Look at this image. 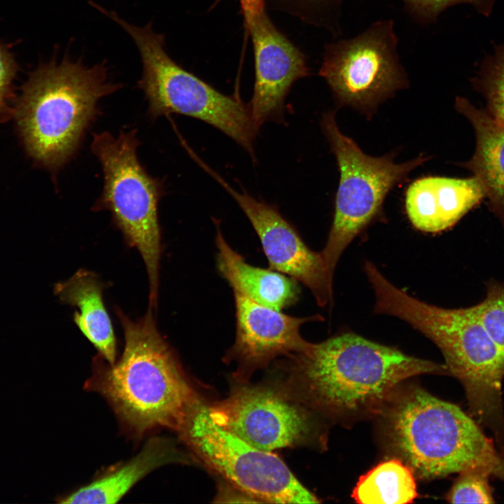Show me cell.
Returning <instances> with one entry per match:
<instances>
[{
    "label": "cell",
    "instance_id": "cell-14",
    "mask_svg": "<svg viewBox=\"0 0 504 504\" xmlns=\"http://www.w3.org/2000/svg\"><path fill=\"white\" fill-rule=\"evenodd\" d=\"M247 25L254 48L255 80L248 105L255 125L281 122L284 101L298 79L309 70L302 54L272 24L265 12Z\"/></svg>",
    "mask_w": 504,
    "mask_h": 504
},
{
    "label": "cell",
    "instance_id": "cell-26",
    "mask_svg": "<svg viewBox=\"0 0 504 504\" xmlns=\"http://www.w3.org/2000/svg\"><path fill=\"white\" fill-rule=\"evenodd\" d=\"M239 1L246 24L265 12L264 0H239Z\"/></svg>",
    "mask_w": 504,
    "mask_h": 504
},
{
    "label": "cell",
    "instance_id": "cell-17",
    "mask_svg": "<svg viewBox=\"0 0 504 504\" xmlns=\"http://www.w3.org/2000/svg\"><path fill=\"white\" fill-rule=\"evenodd\" d=\"M186 461L172 441L164 438H153L132 458L105 472L71 493L58 497L57 502L116 503L153 470L169 463Z\"/></svg>",
    "mask_w": 504,
    "mask_h": 504
},
{
    "label": "cell",
    "instance_id": "cell-2",
    "mask_svg": "<svg viewBox=\"0 0 504 504\" xmlns=\"http://www.w3.org/2000/svg\"><path fill=\"white\" fill-rule=\"evenodd\" d=\"M152 309L135 321L118 312L125 335L122 356L113 364L97 363L86 384L137 436L158 428L176 430L200 400L159 332Z\"/></svg>",
    "mask_w": 504,
    "mask_h": 504
},
{
    "label": "cell",
    "instance_id": "cell-11",
    "mask_svg": "<svg viewBox=\"0 0 504 504\" xmlns=\"http://www.w3.org/2000/svg\"><path fill=\"white\" fill-rule=\"evenodd\" d=\"M208 410L217 424L265 451L301 445L314 435L307 410L272 387H237Z\"/></svg>",
    "mask_w": 504,
    "mask_h": 504
},
{
    "label": "cell",
    "instance_id": "cell-13",
    "mask_svg": "<svg viewBox=\"0 0 504 504\" xmlns=\"http://www.w3.org/2000/svg\"><path fill=\"white\" fill-rule=\"evenodd\" d=\"M234 298L235 340L225 360L237 363L235 374L239 379H246L278 356L304 350L309 342L301 336L300 327L309 321L323 320L320 315L290 316L237 292H234Z\"/></svg>",
    "mask_w": 504,
    "mask_h": 504
},
{
    "label": "cell",
    "instance_id": "cell-22",
    "mask_svg": "<svg viewBox=\"0 0 504 504\" xmlns=\"http://www.w3.org/2000/svg\"><path fill=\"white\" fill-rule=\"evenodd\" d=\"M471 308L491 339L504 351V284L490 281L486 298Z\"/></svg>",
    "mask_w": 504,
    "mask_h": 504
},
{
    "label": "cell",
    "instance_id": "cell-16",
    "mask_svg": "<svg viewBox=\"0 0 504 504\" xmlns=\"http://www.w3.org/2000/svg\"><path fill=\"white\" fill-rule=\"evenodd\" d=\"M455 107L470 121L476 138L474 155L463 166L478 180L504 227V123L463 97L456 99Z\"/></svg>",
    "mask_w": 504,
    "mask_h": 504
},
{
    "label": "cell",
    "instance_id": "cell-23",
    "mask_svg": "<svg viewBox=\"0 0 504 504\" xmlns=\"http://www.w3.org/2000/svg\"><path fill=\"white\" fill-rule=\"evenodd\" d=\"M492 473L484 468H472L459 472L446 498L451 503H494L489 484Z\"/></svg>",
    "mask_w": 504,
    "mask_h": 504
},
{
    "label": "cell",
    "instance_id": "cell-27",
    "mask_svg": "<svg viewBox=\"0 0 504 504\" xmlns=\"http://www.w3.org/2000/svg\"><path fill=\"white\" fill-rule=\"evenodd\" d=\"M329 2V4L330 6L331 11L335 17V18L337 20V22H339V18L341 16V11L342 8V4L344 0H326Z\"/></svg>",
    "mask_w": 504,
    "mask_h": 504
},
{
    "label": "cell",
    "instance_id": "cell-1",
    "mask_svg": "<svg viewBox=\"0 0 504 504\" xmlns=\"http://www.w3.org/2000/svg\"><path fill=\"white\" fill-rule=\"evenodd\" d=\"M290 357L302 398L340 418L381 414L403 381L427 373H449L445 365L346 332L309 342Z\"/></svg>",
    "mask_w": 504,
    "mask_h": 504
},
{
    "label": "cell",
    "instance_id": "cell-24",
    "mask_svg": "<svg viewBox=\"0 0 504 504\" xmlns=\"http://www.w3.org/2000/svg\"><path fill=\"white\" fill-rule=\"evenodd\" d=\"M410 14L420 22H434L446 8L458 4H470L484 15H489L493 0H402Z\"/></svg>",
    "mask_w": 504,
    "mask_h": 504
},
{
    "label": "cell",
    "instance_id": "cell-10",
    "mask_svg": "<svg viewBox=\"0 0 504 504\" xmlns=\"http://www.w3.org/2000/svg\"><path fill=\"white\" fill-rule=\"evenodd\" d=\"M397 46L394 22H373L354 37L327 45L319 74L340 104L370 113L408 86Z\"/></svg>",
    "mask_w": 504,
    "mask_h": 504
},
{
    "label": "cell",
    "instance_id": "cell-7",
    "mask_svg": "<svg viewBox=\"0 0 504 504\" xmlns=\"http://www.w3.org/2000/svg\"><path fill=\"white\" fill-rule=\"evenodd\" d=\"M136 130L93 134L90 146L104 175L94 211L107 210L130 246L141 254L147 271L150 306L156 304L161 253L158 203L165 194L162 180L150 176L139 162Z\"/></svg>",
    "mask_w": 504,
    "mask_h": 504
},
{
    "label": "cell",
    "instance_id": "cell-21",
    "mask_svg": "<svg viewBox=\"0 0 504 504\" xmlns=\"http://www.w3.org/2000/svg\"><path fill=\"white\" fill-rule=\"evenodd\" d=\"M472 81L485 98V110L504 123V44L497 46L494 54L486 57Z\"/></svg>",
    "mask_w": 504,
    "mask_h": 504
},
{
    "label": "cell",
    "instance_id": "cell-20",
    "mask_svg": "<svg viewBox=\"0 0 504 504\" xmlns=\"http://www.w3.org/2000/svg\"><path fill=\"white\" fill-rule=\"evenodd\" d=\"M351 497L360 504H406L417 497L414 474L399 458L382 461L362 475Z\"/></svg>",
    "mask_w": 504,
    "mask_h": 504
},
{
    "label": "cell",
    "instance_id": "cell-15",
    "mask_svg": "<svg viewBox=\"0 0 504 504\" xmlns=\"http://www.w3.org/2000/svg\"><path fill=\"white\" fill-rule=\"evenodd\" d=\"M484 198L475 177L427 176L414 181L405 194V209L418 230L438 232L453 226Z\"/></svg>",
    "mask_w": 504,
    "mask_h": 504
},
{
    "label": "cell",
    "instance_id": "cell-9",
    "mask_svg": "<svg viewBox=\"0 0 504 504\" xmlns=\"http://www.w3.org/2000/svg\"><path fill=\"white\" fill-rule=\"evenodd\" d=\"M176 431L206 465L259 502H319L280 458L217 424L208 406L200 400L190 409Z\"/></svg>",
    "mask_w": 504,
    "mask_h": 504
},
{
    "label": "cell",
    "instance_id": "cell-4",
    "mask_svg": "<svg viewBox=\"0 0 504 504\" xmlns=\"http://www.w3.org/2000/svg\"><path fill=\"white\" fill-rule=\"evenodd\" d=\"M122 87L108 80L106 62L88 66L65 57L38 66L13 104V118L29 157L57 173L101 114L99 101Z\"/></svg>",
    "mask_w": 504,
    "mask_h": 504
},
{
    "label": "cell",
    "instance_id": "cell-19",
    "mask_svg": "<svg viewBox=\"0 0 504 504\" xmlns=\"http://www.w3.org/2000/svg\"><path fill=\"white\" fill-rule=\"evenodd\" d=\"M54 293L59 300L77 308L74 321L83 335L108 364L116 361V340L102 298L103 285L92 272L79 270L57 283Z\"/></svg>",
    "mask_w": 504,
    "mask_h": 504
},
{
    "label": "cell",
    "instance_id": "cell-12",
    "mask_svg": "<svg viewBox=\"0 0 504 504\" xmlns=\"http://www.w3.org/2000/svg\"><path fill=\"white\" fill-rule=\"evenodd\" d=\"M195 161L242 209L259 237L270 269L307 286L318 306L325 307L331 302L333 274L328 270L321 251H313L305 244L296 229L276 206L258 200L245 190L238 191L199 157Z\"/></svg>",
    "mask_w": 504,
    "mask_h": 504
},
{
    "label": "cell",
    "instance_id": "cell-6",
    "mask_svg": "<svg viewBox=\"0 0 504 504\" xmlns=\"http://www.w3.org/2000/svg\"><path fill=\"white\" fill-rule=\"evenodd\" d=\"M96 8L119 24L137 47L143 68L138 86L148 101L150 118L176 113L200 120L230 136L254 158L259 128L248 106L237 97L218 92L176 64L164 49V35L153 31L152 22L138 27L100 5Z\"/></svg>",
    "mask_w": 504,
    "mask_h": 504
},
{
    "label": "cell",
    "instance_id": "cell-5",
    "mask_svg": "<svg viewBox=\"0 0 504 504\" xmlns=\"http://www.w3.org/2000/svg\"><path fill=\"white\" fill-rule=\"evenodd\" d=\"M386 442L422 479L484 468L504 478V461L460 407L419 387L399 389L381 414Z\"/></svg>",
    "mask_w": 504,
    "mask_h": 504
},
{
    "label": "cell",
    "instance_id": "cell-25",
    "mask_svg": "<svg viewBox=\"0 0 504 504\" xmlns=\"http://www.w3.org/2000/svg\"><path fill=\"white\" fill-rule=\"evenodd\" d=\"M18 65L12 54L0 43V123L13 118V80L18 72Z\"/></svg>",
    "mask_w": 504,
    "mask_h": 504
},
{
    "label": "cell",
    "instance_id": "cell-18",
    "mask_svg": "<svg viewBox=\"0 0 504 504\" xmlns=\"http://www.w3.org/2000/svg\"><path fill=\"white\" fill-rule=\"evenodd\" d=\"M214 220L216 227L218 270L234 292L279 311L298 301L300 288L297 281L275 270L247 263L226 241L218 220Z\"/></svg>",
    "mask_w": 504,
    "mask_h": 504
},
{
    "label": "cell",
    "instance_id": "cell-8",
    "mask_svg": "<svg viewBox=\"0 0 504 504\" xmlns=\"http://www.w3.org/2000/svg\"><path fill=\"white\" fill-rule=\"evenodd\" d=\"M321 126L334 153L340 178L328 237L321 253L331 273L345 248L380 211L388 192L427 158L396 164L391 155L372 157L338 128L334 111L323 114Z\"/></svg>",
    "mask_w": 504,
    "mask_h": 504
},
{
    "label": "cell",
    "instance_id": "cell-3",
    "mask_svg": "<svg viewBox=\"0 0 504 504\" xmlns=\"http://www.w3.org/2000/svg\"><path fill=\"white\" fill-rule=\"evenodd\" d=\"M365 272L375 293V312L402 319L435 343L444 358L449 374L463 386L472 413L498 436H503L504 351L471 307L447 309L413 298L392 284L369 261L365 264Z\"/></svg>",
    "mask_w": 504,
    "mask_h": 504
}]
</instances>
